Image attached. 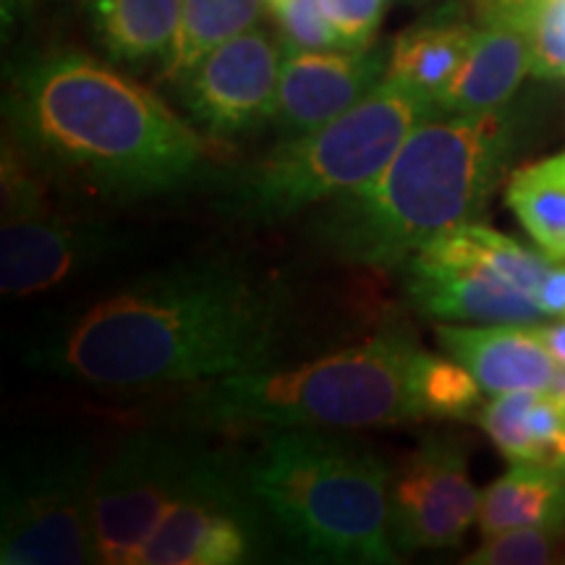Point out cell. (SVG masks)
<instances>
[{
    "label": "cell",
    "mask_w": 565,
    "mask_h": 565,
    "mask_svg": "<svg viewBox=\"0 0 565 565\" xmlns=\"http://www.w3.org/2000/svg\"><path fill=\"white\" fill-rule=\"evenodd\" d=\"M280 296L223 257L152 270L34 335L30 364L100 391H154L259 370L275 349Z\"/></svg>",
    "instance_id": "cell-1"
},
{
    "label": "cell",
    "mask_w": 565,
    "mask_h": 565,
    "mask_svg": "<svg viewBox=\"0 0 565 565\" xmlns=\"http://www.w3.org/2000/svg\"><path fill=\"white\" fill-rule=\"evenodd\" d=\"M9 141L47 179L108 200L183 189L204 171L207 139L162 97L79 51H45L13 66Z\"/></svg>",
    "instance_id": "cell-2"
},
{
    "label": "cell",
    "mask_w": 565,
    "mask_h": 565,
    "mask_svg": "<svg viewBox=\"0 0 565 565\" xmlns=\"http://www.w3.org/2000/svg\"><path fill=\"white\" fill-rule=\"evenodd\" d=\"M515 141L519 126L505 108L427 118L380 175L335 196L320 217V242L343 263L404 267L437 236L484 215Z\"/></svg>",
    "instance_id": "cell-3"
},
{
    "label": "cell",
    "mask_w": 565,
    "mask_h": 565,
    "mask_svg": "<svg viewBox=\"0 0 565 565\" xmlns=\"http://www.w3.org/2000/svg\"><path fill=\"white\" fill-rule=\"evenodd\" d=\"M257 503L307 555L395 563L393 471L377 454L320 429H275L249 471Z\"/></svg>",
    "instance_id": "cell-4"
},
{
    "label": "cell",
    "mask_w": 565,
    "mask_h": 565,
    "mask_svg": "<svg viewBox=\"0 0 565 565\" xmlns=\"http://www.w3.org/2000/svg\"><path fill=\"white\" fill-rule=\"evenodd\" d=\"M422 356L406 333H380L312 362L265 364L221 377L204 398V412L273 429H370L419 422Z\"/></svg>",
    "instance_id": "cell-5"
},
{
    "label": "cell",
    "mask_w": 565,
    "mask_h": 565,
    "mask_svg": "<svg viewBox=\"0 0 565 565\" xmlns=\"http://www.w3.org/2000/svg\"><path fill=\"white\" fill-rule=\"evenodd\" d=\"M437 116L435 100L412 84L385 79L335 121L228 175L221 210L238 223L270 225L309 204L335 200L370 183L416 126Z\"/></svg>",
    "instance_id": "cell-6"
},
{
    "label": "cell",
    "mask_w": 565,
    "mask_h": 565,
    "mask_svg": "<svg viewBox=\"0 0 565 565\" xmlns=\"http://www.w3.org/2000/svg\"><path fill=\"white\" fill-rule=\"evenodd\" d=\"M540 257L484 223L443 233L404 265L406 294L419 312L443 322L536 324L545 320L526 294Z\"/></svg>",
    "instance_id": "cell-7"
},
{
    "label": "cell",
    "mask_w": 565,
    "mask_h": 565,
    "mask_svg": "<svg viewBox=\"0 0 565 565\" xmlns=\"http://www.w3.org/2000/svg\"><path fill=\"white\" fill-rule=\"evenodd\" d=\"M92 484L95 463L82 445L34 440L11 450L0 494V563L79 565L95 561Z\"/></svg>",
    "instance_id": "cell-8"
},
{
    "label": "cell",
    "mask_w": 565,
    "mask_h": 565,
    "mask_svg": "<svg viewBox=\"0 0 565 565\" xmlns=\"http://www.w3.org/2000/svg\"><path fill=\"white\" fill-rule=\"evenodd\" d=\"M3 223H0V288L13 299L51 291L92 270L118 249L116 231L76 217L47 200V175L3 141Z\"/></svg>",
    "instance_id": "cell-9"
},
{
    "label": "cell",
    "mask_w": 565,
    "mask_h": 565,
    "mask_svg": "<svg viewBox=\"0 0 565 565\" xmlns=\"http://www.w3.org/2000/svg\"><path fill=\"white\" fill-rule=\"evenodd\" d=\"M204 456V448L166 433L126 437L92 484L95 563L137 565L141 547L200 471Z\"/></svg>",
    "instance_id": "cell-10"
},
{
    "label": "cell",
    "mask_w": 565,
    "mask_h": 565,
    "mask_svg": "<svg viewBox=\"0 0 565 565\" xmlns=\"http://www.w3.org/2000/svg\"><path fill=\"white\" fill-rule=\"evenodd\" d=\"M249 475H238L228 458L207 450L200 471L168 508L137 565H236L257 553Z\"/></svg>",
    "instance_id": "cell-11"
},
{
    "label": "cell",
    "mask_w": 565,
    "mask_h": 565,
    "mask_svg": "<svg viewBox=\"0 0 565 565\" xmlns=\"http://www.w3.org/2000/svg\"><path fill=\"white\" fill-rule=\"evenodd\" d=\"M282 58V40L257 26L223 42L179 82L183 110L212 139L259 129L275 116Z\"/></svg>",
    "instance_id": "cell-12"
},
{
    "label": "cell",
    "mask_w": 565,
    "mask_h": 565,
    "mask_svg": "<svg viewBox=\"0 0 565 565\" xmlns=\"http://www.w3.org/2000/svg\"><path fill=\"white\" fill-rule=\"evenodd\" d=\"M482 494L454 437H427L391 479V536L398 553L461 545L479 519Z\"/></svg>",
    "instance_id": "cell-13"
},
{
    "label": "cell",
    "mask_w": 565,
    "mask_h": 565,
    "mask_svg": "<svg viewBox=\"0 0 565 565\" xmlns=\"http://www.w3.org/2000/svg\"><path fill=\"white\" fill-rule=\"evenodd\" d=\"M387 53L364 51H286L273 121L282 139L303 137L335 121L385 82Z\"/></svg>",
    "instance_id": "cell-14"
},
{
    "label": "cell",
    "mask_w": 565,
    "mask_h": 565,
    "mask_svg": "<svg viewBox=\"0 0 565 565\" xmlns=\"http://www.w3.org/2000/svg\"><path fill=\"white\" fill-rule=\"evenodd\" d=\"M440 349L461 362L490 395L515 391H545L555 372L540 338L529 324H437Z\"/></svg>",
    "instance_id": "cell-15"
},
{
    "label": "cell",
    "mask_w": 565,
    "mask_h": 565,
    "mask_svg": "<svg viewBox=\"0 0 565 565\" xmlns=\"http://www.w3.org/2000/svg\"><path fill=\"white\" fill-rule=\"evenodd\" d=\"M529 74L532 30L503 24L479 26L461 66L435 95V108L445 116H482L500 110Z\"/></svg>",
    "instance_id": "cell-16"
},
{
    "label": "cell",
    "mask_w": 565,
    "mask_h": 565,
    "mask_svg": "<svg viewBox=\"0 0 565 565\" xmlns=\"http://www.w3.org/2000/svg\"><path fill=\"white\" fill-rule=\"evenodd\" d=\"M482 536L505 529H565V469L519 461L482 492Z\"/></svg>",
    "instance_id": "cell-17"
},
{
    "label": "cell",
    "mask_w": 565,
    "mask_h": 565,
    "mask_svg": "<svg viewBox=\"0 0 565 565\" xmlns=\"http://www.w3.org/2000/svg\"><path fill=\"white\" fill-rule=\"evenodd\" d=\"M183 0H87L92 34L118 63L166 61Z\"/></svg>",
    "instance_id": "cell-18"
},
{
    "label": "cell",
    "mask_w": 565,
    "mask_h": 565,
    "mask_svg": "<svg viewBox=\"0 0 565 565\" xmlns=\"http://www.w3.org/2000/svg\"><path fill=\"white\" fill-rule=\"evenodd\" d=\"M479 26L461 19H427L408 26L393 40L387 51V76L412 84L435 100V95L448 84L463 55L469 53Z\"/></svg>",
    "instance_id": "cell-19"
},
{
    "label": "cell",
    "mask_w": 565,
    "mask_h": 565,
    "mask_svg": "<svg viewBox=\"0 0 565 565\" xmlns=\"http://www.w3.org/2000/svg\"><path fill=\"white\" fill-rule=\"evenodd\" d=\"M265 0H183L179 30L162 61V79L179 84L204 55L254 30Z\"/></svg>",
    "instance_id": "cell-20"
},
{
    "label": "cell",
    "mask_w": 565,
    "mask_h": 565,
    "mask_svg": "<svg viewBox=\"0 0 565 565\" xmlns=\"http://www.w3.org/2000/svg\"><path fill=\"white\" fill-rule=\"evenodd\" d=\"M505 202L542 254L565 259V150L519 168Z\"/></svg>",
    "instance_id": "cell-21"
},
{
    "label": "cell",
    "mask_w": 565,
    "mask_h": 565,
    "mask_svg": "<svg viewBox=\"0 0 565 565\" xmlns=\"http://www.w3.org/2000/svg\"><path fill=\"white\" fill-rule=\"evenodd\" d=\"M482 385L454 356L445 359L424 351L416 374V395L429 419H469L479 406Z\"/></svg>",
    "instance_id": "cell-22"
},
{
    "label": "cell",
    "mask_w": 565,
    "mask_h": 565,
    "mask_svg": "<svg viewBox=\"0 0 565 565\" xmlns=\"http://www.w3.org/2000/svg\"><path fill=\"white\" fill-rule=\"evenodd\" d=\"M536 393L540 391L500 393L479 412V424H482L487 437L513 463H534V445L526 427V414Z\"/></svg>",
    "instance_id": "cell-23"
},
{
    "label": "cell",
    "mask_w": 565,
    "mask_h": 565,
    "mask_svg": "<svg viewBox=\"0 0 565 565\" xmlns=\"http://www.w3.org/2000/svg\"><path fill=\"white\" fill-rule=\"evenodd\" d=\"M563 532L550 529H505V532L487 534L484 542L466 563L475 565H545L557 557V542Z\"/></svg>",
    "instance_id": "cell-24"
},
{
    "label": "cell",
    "mask_w": 565,
    "mask_h": 565,
    "mask_svg": "<svg viewBox=\"0 0 565 565\" xmlns=\"http://www.w3.org/2000/svg\"><path fill=\"white\" fill-rule=\"evenodd\" d=\"M273 17L278 21L286 51H335L341 47V40L324 17L320 0H288Z\"/></svg>",
    "instance_id": "cell-25"
},
{
    "label": "cell",
    "mask_w": 565,
    "mask_h": 565,
    "mask_svg": "<svg viewBox=\"0 0 565 565\" xmlns=\"http://www.w3.org/2000/svg\"><path fill=\"white\" fill-rule=\"evenodd\" d=\"M320 3L341 40V47L345 51L372 47L374 34L385 17V0H320Z\"/></svg>",
    "instance_id": "cell-26"
},
{
    "label": "cell",
    "mask_w": 565,
    "mask_h": 565,
    "mask_svg": "<svg viewBox=\"0 0 565 565\" xmlns=\"http://www.w3.org/2000/svg\"><path fill=\"white\" fill-rule=\"evenodd\" d=\"M532 76L565 79V0H550L532 24Z\"/></svg>",
    "instance_id": "cell-27"
},
{
    "label": "cell",
    "mask_w": 565,
    "mask_h": 565,
    "mask_svg": "<svg viewBox=\"0 0 565 565\" xmlns=\"http://www.w3.org/2000/svg\"><path fill=\"white\" fill-rule=\"evenodd\" d=\"M550 0H471V11L479 26L503 24V26H524L532 30V24L545 11Z\"/></svg>",
    "instance_id": "cell-28"
},
{
    "label": "cell",
    "mask_w": 565,
    "mask_h": 565,
    "mask_svg": "<svg viewBox=\"0 0 565 565\" xmlns=\"http://www.w3.org/2000/svg\"><path fill=\"white\" fill-rule=\"evenodd\" d=\"M536 303L545 317H565V259H553L536 288Z\"/></svg>",
    "instance_id": "cell-29"
},
{
    "label": "cell",
    "mask_w": 565,
    "mask_h": 565,
    "mask_svg": "<svg viewBox=\"0 0 565 565\" xmlns=\"http://www.w3.org/2000/svg\"><path fill=\"white\" fill-rule=\"evenodd\" d=\"M532 333L540 338V343L545 345L550 356L555 359V364L565 366V322H550V324H529Z\"/></svg>",
    "instance_id": "cell-30"
},
{
    "label": "cell",
    "mask_w": 565,
    "mask_h": 565,
    "mask_svg": "<svg viewBox=\"0 0 565 565\" xmlns=\"http://www.w3.org/2000/svg\"><path fill=\"white\" fill-rule=\"evenodd\" d=\"M545 393L553 395L557 404L565 408V366L563 364L555 366V372H553V377H550Z\"/></svg>",
    "instance_id": "cell-31"
},
{
    "label": "cell",
    "mask_w": 565,
    "mask_h": 565,
    "mask_svg": "<svg viewBox=\"0 0 565 565\" xmlns=\"http://www.w3.org/2000/svg\"><path fill=\"white\" fill-rule=\"evenodd\" d=\"M286 3H288V0H265L267 11H270V13H275V11L280 9V6H286Z\"/></svg>",
    "instance_id": "cell-32"
}]
</instances>
